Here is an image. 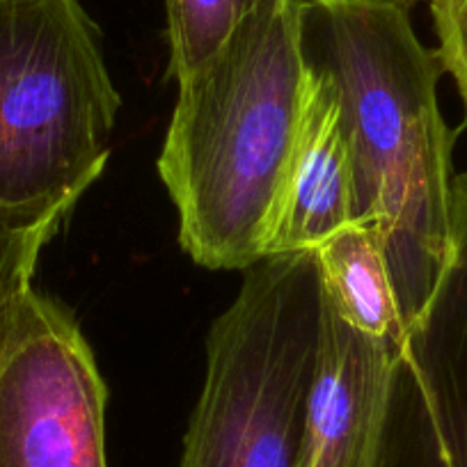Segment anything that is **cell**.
<instances>
[{
  "label": "cell",
  "instance_id": "6da1fadb",
  "mask_svg": "<svg viewBox=\"0 0 467 467\" xmlns=\"http://www.w3.org/2000/svg\"><path fill=\"white\" fill-rule=\"evenodd\" d=\"M305 71L339 108L350 156V223L376 236L403 330L420 318L451 248L453 133L444 74L408 10L385 0H300Z\"/></svg>",
  "mask_w": 467,
  "mask_h": 467
},
{
  "label": "cell",
  "instance_id": "7a4b0ae2",
  "mask_svg": "<svg viewBox=\"0 0 467 467\" xmlns=\"http://www.w3.org/2000/svg\"><path fill=\"white\" fill-rule=\"evenodd\" d=\"M300 0H266L179 78L159 172L179 211V241L213 271L266 259L307 94Z\"/></svg>",
  "mask_w": 467,
  "mask_h": 467
},
{
  "label": "cell",
  "instance_id": "3957f363",
  "mask_svg": "<svg viewBox=\"0 0 467 467\" xmlns=\"http://www.w3.org/2000/svg\"><path fill=\"white\" fill-rule=\"evenodd\" d=\"M119 103L78 0H0V227L74 209L106 168Z\"/></svg>",
  "mask_w": 467,
  "mask_h": 467
},
{
  "label": "cell",
  "instance_id": "277c9868",
  "mask_svg": "<svg viewBox=\"0 0 467 467\" xmlns=\"http://www.w3.org/2000/svg\"><path fill=\"white\" fill-rule=\"evenodd\" d=\"M323 305L314 250L248 268L211 327L179 467H303Z\"/></svg>",
  "mask_w": 467,
  "mask_h": 467
},
{
  "label": "cell",
  "instance_id": "5b68a950",
  "mask_svg": "<svg viewBox=\"0 0 467 467\" xmlns=\"http://www.w3.org/2000/svg\"><path fill=\"white\" fill-rule=\"evenodd\" d=\"M108 392L74 318L33 285L0 307V467H108Z\"/></svg>",
  "mask_w": 467,
  "mask_h": 467
},
{
  "label": "cell",
  "instance_id": "8992f818",
  "mask_svg": "<svg viewBox=\"0 0 467 467\" xmlns=\"http://www.w3.org/2000/svg\"><path fill=\"white\" fill-rule=\"evenodd\" d=\"M376 467H467V172L444 271L394 356Z\"/></svg>",
  "mask_w": 467,
  "mask_h": 467
},
{
  "label": "cell",
  "instance_id": "52a82bcc",
  "mask_svg": "<svg viewBox=\"0 0 467 467\" xmlns=\"http://www.w3.org/2000/svg\"><path fill=\"white\" fill-rule=\"evenodd\" d=\"M394 356L392 346L350 326L326 298L303 467H376Z\"/></svg>",
  "mask_w": 467,
  "mask_h": 467
},
{
  "label": "cell",
  "instance_id": "ba28073f",
  "mask_svg": "<svg viewBox=\"0 0 467 467\" xmlns=\"http://www.w3.org/2000/svg\"><path fill=\"white\" fill-rule=\"evenodd\" d=\"M350 223V156L330 89L307 74L303 117L268 234L266 257L307 253Z\"/></svg>",
  "mask_w": 467,
  "mask_h": 467
},
{
  "label": "cell",
  "instance_id": "9c48e42d",
  "mask_svg": "<svg viewBox=\"0 0 467 467\" xmlns=\"http://www.w3.org/2000/svg\"><path fill=\"white\" fill-rule=\"evenodd\" d=\"M314 254L332 307L353 327L399 350L406 330L374 234L358 223H346L317 245Z\"/></svg>",
  "mask_w": 467,
  "mask_h": 467
},
{
  "label": "cell",
  "instance_id": "30bf717a",
  "mask_svg": "<svg viewBox=\"0 0 467 467\" xmlns=\"http://www.w3.org/2000/svg\"><path fill=\"white\" fill-rule=\"evenodd\" d=\"M266 0H165L170 78L179 80L209 60L234 28Z\"/></svg>",
  "mask_w": 467,
  "mask_h": 467
},
{
  "label": "cell",
  "instance_id": "8fae6325",
  "mask_svg": "<svg viewBox=\"0 0 467 467\" xmlns=\"http://www.w3.org/2000/svg\"><path fill=\"white\" fill-rule=\"evenodd\" d=\"M71 211H57L37 223L21 227H0V307L10 296L33 285L35 268L44 245L56 236Z\"/></svg>",
  "mask_w": 467,
  "mask_h": 467
},
{
  "label": "cell",
  "instance_id": "7c38bea8",
  "mask_svg": "<svg viewBox=\"0 0 467 467\" xmlns=\"http://www.w3.org/2000/svg\"><path fill=\"white\" fill-rule=\"evenodd\" d=\"M438 57L453 78L467 122V0H431Z\"/></svg>",
  "mask_w": 467,
  "mask_h": 467
},
{
  "label": "cell",
  "instance_id": "4fadbf2b",
  "mask_svg": "<svg viewBox=\"0 0 467 467\" xmlns=\"http://www.w3.org/2000/svg\"><path fill=\"white\" fill-rule=\"evenodd\" d=\"M385 3H394V5H399V7H403V10L410 12L417 3H421V0H385Z\"/></svg>",
  "mask_w": 467,
  "mask_h": 467
}]
</instances>
